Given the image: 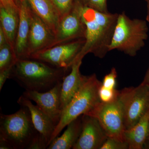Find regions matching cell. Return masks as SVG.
<instances>
[{
    "instance_id": "6da1fadb",
    "label": "cell",
    "mask_w": 149,
    "mask_h": 149,
    "mask_svg": "<svg viewBox=\"0 0 149 149\" xmlns=\"http://www.w3.org/2000/svg\"><path fill=\"white\" fill-rule=\"evenodd\" d=\"M79 4L86 26V35L85 45L75 60H83L88 53L103 58L109 52L119 14L101 12Z\"/></svg>"
},
{
    "instance_id": "7a4b0ae2",
    "label": "cell",
    "mask_w": 149,
    "mask_h": 149,
    "mask_svg": "<svg viewBox=\"0 0 149 149\" xmlns=\"http://www.w3.org/2000/svg\"><path fill=\"white\" fill-rule=\"evenodd\" d=\"M68 71L38 60L18 59L12 69L9 78L16 81L25 91L45 92L62 82Z\"/></svg>"
},
{
    "instance_id": "3957f363",
    "label": "cell",
    "mask_w": 149,
    "mask_h": 149,
    "mask_svg": "<svg viewBox=\"0 0 149 149\" xmlns=\"http://www.w3.org/2000/svg\"><path fill=\"white\" fill-rule=\"evenodd\" d=\"M102 85V82L97 79L95 74L85 76L80 89L63 111L61 118L56 126L50 143L70 123L81 115L87 114L100 102L99 91Z\"/></svg>"
},
{
    "instance_id": "277c9868",
    "label": "cell",
    "mask_w": 149,
    "mask_h": 149,
    "mask_svg": "<svg viewBox=\"0 0 149 149\" xmlns=\"http://www.w3.org/2000/svg\"><path fill=\"white\" fill-rule=\"evenodd\" d=\"M148 32L146 20L131 19L125 12L119 14L109 50H117L130 56H135L145 46Z\"/></svg>"
},
{
    "instance_id": "5b68a950",
    "label": "cell",
    "mask_w": 149,
    "mask_h": 149,
    "mask_svg": "<svg viewBox=\"0 0 149 149\" xmlns=\"http://www.w3.org/2000/svg\"><path fill=\"white\" fill-rule=\"evenodd\" d=\"M21 107L15 113L0 116V140L6 142L11 149H28L39 133L29 109Z\"/></svg>"
},
{
    "instance_id": "8992f818",
    "label": "cell",
    "mask_w": 149,
    "mask_h": 149,
    "mask_svg": "<svg viewBox=\"0 0 149 149\" xmlns=\"http://www.w3.org/2000/svg\"><path fill=\"white\" fill-rule=\"evenodd\" d=\"M96 118L108 137L125 141L124 93L119 91L117 97L110 102H100L87 114Z\"/></svg>"
},
{
    "instance_id": "52a82bcc",
    "label": "cell",
    "mask_w": 149,
    "mask_h": 149,
    "mask_svg": "<svg viewBox=\"0 0 149 149\" xmlns=\"http://www.w3.org/2000/svg\"><path fill=\"white\" fill-rule=\"evenodd\" d=\"M85 38L70 41L38 52L29 58L70 70L85 45Z\"/></svg>"
},
{
    "instance_id": "ba28073f",
    "label": "cell",
    "mask_w": 149,
    "mask_h": 149,
    "mask_svg": "<svg viewBox=\"0 0 149 149\" xmlns=\"http://www.w3.org/2000/svg\"><path fill=\"white\" fill-rule=\"evenodd\" d=\"M125 130L136 125L149 110V86L142 83L138 87L125 88Z\"/></svg>"
},
{
    "instance_id": "9c48e42d",
    "label": "cell",
    "mask_w": 149,
    "mask_h": 149,
    "mask_svg": "<svg viewBox=\"0 0 149 149\" xmlns=\"http://www.w3.org/2000/svg\"><path fill=\"white\" fill-rule=\"evenodd\" d=\"M85 35L86 26L81 15L80 6L74 1L72 10L60 19L54 41L50 47L70 41L85 38Z\"/></svg>"
},
{
    "instance_id": "30bf717a",
    "label": "cell",
    "mask_w": 149,
    "mask_h": 149,
    "mask_svg": "<svg viewBox=\"0 0 149 149\" xmlns=\"http://www.w3.org/2000/svg\"><path fill=\"white\" fill-rule=\"evenodd\" d=\"M62 83L47 92L25 91L22 94L26 98L35 102L51 118L56 126L59 122L63 112L61 102Z\"/></svg>"
},
{
    "instance_id": "8fae6325",
    "label": "cell",
    "mask_w": 149,
    "mask_h": 149,
    "mask_svg": "<svg viewBox=\"0 0 149 149\" xmlns=\"http://www.w3.org/2000/svg\"><path fill=\"white\" fill-rule=\"evenodd\" d=\"M55 38L54 32L31 8L26 58L38 52L50 47Z\"/></svg>"
},
{
    "instance_id": "7c38bea8",
    "label": "cell",
    "mask_w": 149,
    "mask_h": 149,
    "mask_svg": "<svg viewBox=\"0 0 149 149\" xmlns=\"http://www.w3.org/2000/svg\"><path fill=\"white\" fill-rule=\"evenodd\" d=\"M108 138L99 120L91 116L83 115L80 137L73 149H100Z\"/></svg>"
},
{
    "instance_id": "4fadbf2b",
    "label": "cell",
    "mask_w": 149,
    "mask_h": 149,
    "mask_svg": "<svg viewBox=\"0 0 149 149\" xmlns=\"http://www.w3.org/2000/svg\"><path fill=\"white\" fill-rule=\"evenodd\" d=\"M17 102L19 105L26 107L29 109L35 128L45 137L49 146L56 127L52 120L38 106L33 104L30 100L23 95L19 97Z\"/></svg>"
},
{
    "instance_id": "5bb4252c",
    "label": "cell",
    "mask_w": 149,
    "mask_h": 149,
    "mask_svg": "<svg viewBox=\"0 0 149 149\" xmlns=\"http://www.w3.org/2000/svg\"><path fill=\"white\" fill-rule=\"evenodd\" d=\"M19 22L15 45V51L18 59L26 58L27 42L30 26V8L27 0L17 4Z\"/></svg>"
},
{
    "instance_id": "9a60e30c",
    "label": "cell",
    "mask_w": 149,
    "mask_h": 149,
    "mask_svg": "<svg viewBox=\"0 0 149 149\" xmlns=\"http://www.w3.org/2000/svg\"><path fill=\"white\" fill-rule=\"evenodd\" d=\"M82 59H77L71 66L70 73L63 78L61 89V108L63 111L80 89L85 76L80 73Z\"/></svg>"
},
{
    "instance_id": "2e32d148",
    "label": "cell",
    "mask_w": 149,
    "mask_h": 149,
    "mask_svg": "<svg viewBox=\"0 0 149 149\" xmlns=\"http://www.w3.org/2000/svg\"><path fill=\"white\" fill-rule=\"evenodd\" d=\"M149 132V110L136 125L124 131L123 138L129 149L143 148L148 138Z\"/></svg>"
},
{
    "instance_id": "e0dca14e",
    "label": "cell",
    "mask_w": 149,
    "mask_h": 149,
    "mask_svg": "<svg viewBox=\"0 0 149 149\" xmlns=\"http://www.w3.org/2000/svg\"><path fill=\"white\" fill-rule=\"evenodd\" d=\"M30 8L55 34L60 17L50 0H27Z\"/></svg>"
},
{
    "instance_id": "ac0fdd59",
    "label": "cell",
    "mask_w": 149,
    "mask_h": 149,
    "mask_svg": "<svg viewBox=\"0 0 149 149\" xmlns=\"http://www.w3.org/2000/svg\"><path fill=\"white\" fill-rule=\"evenodd\" d=\"M0 22L8 44L15 50L19 22L18 7L0 6Z\"/></svg>"
},
{
    "instance_id": "d6986e66",
    "label": "cell",
    "mask_w": 149,
    "mask_h": 149,
    "mask_svg": "<svg viewBox=\"0 0 149 149\" xmlns=\"http://www.w3.org/2000/svg\"><path fill=\"white\" fill-rule=\"evenodd\" d=\"M82 116L70 123L62 135L54 139L47 149H72L79 139L82 130Z\"/></svg>"
},
{
    "instance_id": "ffe728a7",
    "label": "cell",
    "mask_w": 149,
    "mask_h": 149,
    "mask_svg": "<svg viewBox=\"0 0 149 149\" xmlns=\"http://www.w3.org/2000/svg\"><path fill=\"white\" fill-rule=\"evenodd\" d=\"M18 59L15 51L8 43L0 47V71L13 67Z\"/></svg>"
},
{
    "instance_id": "44dd1931",
    "label": "cell",
    "mask_w": 149,
    "mask_h": 149,
    "mask_svg": "<svg viewBox=\"0 0 149 149\" xmlns=\"http://www.w3.org/2000/svg\"><path fill=\"white\" fill-rule=\"evenodd\" d=\"M60 19L72 10L74 0H50Z\"/></svg>"
},
{
    "instance_id": "7402d4cb",
    "label": "cell",
    "mask_w": 149,
    "mask_h": 149,
    "mask_svg": "<svg viewBox=\"0 0 149 149\" xmlns=\"http://www.w3.org/2000/svg\"><path fill=\"white\" fill-rule=\"evenodd\" d=\"M81 5L94 9L101 12L109 13L107 0H74Z\"/></svg>"
},
{
    "instance_id": "603a6c76",
    "label": "cell",
    "mask_w": 149,
    "mask_h": 149,
    "mask_svg": "<svg viewBox=\"0 0 149 149\" xmlns=\"http://www.w3.org/2000/svg\"><path fill=\"white\" fill-rule=\"evenodd\" d=\"M119 91L116 89H111L105 88L102 85L100 87L99 96L100 102H110L114 100L117 97Z\"/></svg>"
},
{
    "instance_id": "cb8c5ba5",
    "label": "cell",
    "mask_w": 149,
    "mask_h": 149,
    "mask_svg": "<svg viewBox=\"0 0 149 149\" xmlns=\"http://www.w3.org/2000/svg\"><path fill=\"white\" fill-rule=\"evenodd\" d=\"M100 149H129V146L125 141L108 137Z\"/></svg>"
},
{
    "instance_id": "d4e9b609",
    "label": "cell",
    "mask_w": 149,
    "mask_h": 149,
    "mask_svg": "<svg viewBox=\"0 0 149 149\" xmlns=\"http://www.w3.org/2000/svg\"><path fill=\"white\" fill-rule=\"evenodd\" d=\"M117 72L115 68H112L110 72L104 77L102 85L105 88L111 89H116Z\"/></svg>"
},
{
    "instance_id": "484cf974",
    "label": "cell",
    "mask_w": 149,
    "mask_h": 149,
    "mask_svg": "<svg viewBox=\"0 0 149 149\" xmlns=\"http://www.w3.org/2000/svg\"><path fill=\"white\" fill-rule=\"evenodd\" d=\"M48 143L45 137L40 133L33 139L28 149H45L47 148Z\"/></svg>"
},
{
    "instance_id": "4316f807",
    "label": "cell",
    "mask_w": 149,
    "mask_h": 149,
    "mask_svg": "<svg viewBox=\"0 0 149 149\" xmlns=\"http://www.w3.org/2000/svg\"><path fill=\"white\" fill-rule=\"evenodd\" d=\"M13 67L0 71V91H1L6 80L9 78Z\"/></svg>"
},
{
    "instance_id": "83f0119b",
    "label": "cell",
    "mask_w": 149,
    "mask_h": 149,
    "mask_svg": "<svg viewBox=\"0 0 149 149\" xmlns=\"http://www.w3.org/2000/svg\"><path fill=\"white\" fill-rule=\"evenodd\" d=\"M0 6L5 8L18 7V6L14 0H0Z\"/></svg>"
},
{
    "instance_id": "f1b7e54d",
    "label": "cell",
    "mask_w": 149,
    "mask_h": 149,
    "mask_svg": "<svg viewBox=\"0 0 149 149\" xmlns=\"http://www.w3.org/2000/svg\"><path fill=\"white\" fill-rule=\"evenodd\" d=\"M8 43L5 34L2 27H0V47Z\"/></svg>"
},
{
    "instance_id": "f546056e",
    "label": "cell",
    "mask_w": 149,
    "mask_h": 149,
    "mask_svg": "<svg viewBox=\"0 0 149 149\" xmlns=\"http://www.w3.org/2000/svg\"><path fill=\"white\" fill-rule=\"evenodd\" d=\"M0 149H11L9 145L6 142L2 140H0Z\"/></svg>"
},
{
    "instance_id": "4dcf8cb0",
    "label": "cell",
    "mask_w": 149,
    "mask_h": 149,
    "mask_svg": "<svg viewBox=\"0 0 149 149\" xmlns=\"http://www.w3.org/2000/svg\"><path fill=\"white\" fill-rule=\"evenodd\" d=\"M142 83L149 86V68L146 73V75L144 77V80Z\"/></svg>"
},
{
    "instance_id": "1f68e13d",
    "label": "cell",
    "mask_w": 149,
    "mask_h": 149,
    "mask_svg": "<svg viewBox=\"0 0 149 149\" xmlns=\"http://www.w3.org/2000/svg\"><path fill=\"white\" fill-rule=\"evenodd\" d=\"M148 2V12L146 17V20L149 22V0H146Z\"/></svg>"
},
{
    "instance_id": "d6a6232c",
    "label": "cell",
    "mask_w": 149,
    "mask_h": 149,
    "mask_svg": "<svg viewBox=\"0 0 149 149\" xmlns=\"http://www.w3.org/2000/svg\"><path fill=\"white\" fill-rule=\"evenodd\" d=\"M14 1H15V2L17 4L18 3L21 2L23 1H24V0H14Z\"/></svg>"
},
{
    "instance_id": "836d02e7",
    "label": "cell",
    "mask_w": 149,
    "mask_h": 149,
    "mask_svg": "<svg viewBox=\"0 0 149 149\" xmlns=\"http://www.w3.org/2000/svg\"><path fill=\"white\" fill-rule=\"evenodd\" d=\"M148 145H149V136L148 138Z\"/></svg>"
}]
</instances>
